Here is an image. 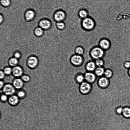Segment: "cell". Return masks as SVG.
<instances>
[{
  "instance_id": "6da1fadb",
  "label": "cell",
  "mask_w": 130,
  "mask_h": 130,
  "mask_svg": "<svg viewBox=\"0 0 130 130\" xmlns=\"http://www.w3.org/2000/svg\"><path fill=\"white\" fill-rule=\"evenodd\" d=\"M90 55L93 59L96 60L99 59L103 58L104 57L105 51L99 46L93 47L90 52Z\"/></svg>"
},
{
  "instance_id": "7a4b0ae2",
  "label": "cell",
  "mask_w": 130,
  "mask_h": 130,
  "mask_svg": "<svg viewBox=\"0 0 130 130\" xmlns=\"http://www.w3.org/2000/svg\"><path fill=\"white\" fill-rule=\"evenodd\" d=\"M82 24L84 29L87 30H91L93 29L95 26L94 21L92 19L89 17L83 19Z\"/></svg>"
},
{
  "instance_id": "3957f363",
  "label": "cell",
  "mask_w": 130,
  "mask_h": 130,
  "mask_svg": "<svg viewBox=\"0 0 130 130\" xmlns=\"http://www.w3.org/2000/svg\"><path fill=\"white\" fill-rule=\"evenodd\" d=\"M2 90L3 93L10 96L14 94L16 89L12 84H5Z\"/></svg>"
},
{
  "instance_id": "277c9868",
  "label": "cell",
  "mask_w": 130,
  "mask_h": 130,
  "mask_svg": "<svg viewBox=\"0 0 130 130\" xmlns=\"http://www.w3.org/2000/svg\"><path fill=\"white\" fill-rule=\"evenodd\" d=\"M71 63L75 66H79L83 63V58L82 56L75 54L71 56L70 59Z\"/></svg>"
},
{
  "instance_id": "5b68a950",
  "label": "cell",
  "mask_w": 130,
  "mask_h": 130,
  "mask_svg": "<svg viewBox=\"0 0 130 130\" xmlns=\"http://www.w3.org/2000/svg\"><path fill=\"white\" fill-rule=\"evenodd\" d=\"M91 89V85L86 81L80 84L79 90L83 94H86L89 93Z\"/></svg>"
},
{
  "instance_id": "8992f818",
  "label": "cell",
  "mask_w": 130,
  "mask_h": 130,
  "mask_svg": "<svg viewBox=\"0 0 130 130\" xmlns=\"http://www.w3.org/2000/svg\"><path fill=\"white\" fill-rule=\"evenodd\" d=\"M52 24L51 21L46 19H41L38 23V26L44 30H48L51 27Z\"/></svg>"
},
{
  "instance_id": "52a82bcc",
  "label": "cell",
  "mask_w": 130,
  "mask_h": 130,
  "mask_svg": "<svg viewBox=\"0 0 130 130\" xmlns=\"http://www.w3.org/2000/svg\"><path fill=\"white\" fill-rule=\"evenodd\" d=\"M66 14L64 11L62 10H58L54 13V18L56 22L62 21L65 19Z\"/></svg>"
},
{
  "instance_id": "ba28073f",
  "label": "cell",
  "mask_w": 130,
  "mask_h": 130,
  "mask_svg": "<svg viewBox=\"0 0 130 130\" xmlns=\"http://www.w3.org/2000/svg\"><path fill=\"white\" fill-rule=\"evenodd\" d=\"M84 75L85 81L91 84L94 82L98 77L92 72H87Z\"/></svg>"
},
{
  "instance_id": "9c48e42d",
  "label": "cell",
  "mask_w": 130,
  "mask_h": 130,
  "mask_svg": "<svg viewBox=\"0 0 130 130\" xmlns=\"http://www.w3.org/2000/svg\"><path fill=\"white\" fill-rule=\"evenodd\" d=\"M98 82L99 86L102 88L107 87L109 83V79L104 76L99 77Z\"/></svg>"
},
{
  "instance_id": "30bf717a",
  "label": "cell",
  "mask_w": 130,
  "mask_h": 130,
  "mask_svg": "<svg viewBox=\"0 0 130 130\" xmlns=\"http://www.w3.org/2000/svg\"><path fill=\"white\" fill-rule=\"evenodd\" d=\"M99 46L104 51L108 50L110 47V43L107 39L103 38L99 42Z\"/></svg>"
},
{
  "instance_id": "8fae6325",
  "label": "cell",
  "mask_w": 130,
  "mask_h": 130,
  "mask_svg": "<svg viewBox=\"0 0 130 130\" xmlns=\"http://www.w3.org/2000/svg\"><path fill=\"white\" fill-rule=\"evenodd\" d=\"M36 16L35 11L32 9L26 10L24 14V17L25 20L27 21H31L34 19Z\"/></svg>"
},
{
  "instance_id": "7c38bea8",
  "label": "cell",
  "mask_w": 130,
  "mask_h": 130,
  "mask_svg": "<svg viewBox=\"0 0 130 130\" xmlns=\"http://www.w3.org/2000/svg\"><path fill=\"white\" fill-rule=\"evenodd\" d=\"M28 66L31 68H34L37 66L38 63V60L36 57L32 56L29 57L27 61Z\"/></svg>"
},
{
  "instance_id": "4fadbf2b",
  "label": "cell",
  "mask_w": 130,
  "mask_h": 130,
  "mask_svg": "<svg viewBox=\"0 0 130 130\" xmlns=\"http://www.w3.org/2000/svg\"><path fill=\"white\" fill-rule=\"evenodd\" d=\"M24 83L21 78H16L13 80L12 84L16 89L19 90L23 88Z\"/></svg>"
},
{
  "instance_id": "5bb4252c",
  "label": "cell",
  "mask_w": 130,
  "mask_h": 130,
  "mask_svg": "<svg viewBox=\"0 0 130 130\" xmlns=\"http://www.w3.org/2000/svg\"><path fill=\"white\" fill-rule=\"evenodd\" d=\"M23 70L20 67L16 66L12 68V73L13 75L17 78L21 77L23 75Z\"/></svg>"
},
{
  "instance_id": "9a60e30c",
  "label": "cell",
  "mask_w": 130,
  "mask_h": 130,
  "mask_svg": "<svg viewBox=\"0 0 130 130\" xmlns=\"http://www.w3.org/2000/svg\"><path fill=\"white\" fill-rule=\"evenodd\" d=\"M20 99L17 95L14 94L8 97V102L9 104L12 106H15L19 102Z\"/></svg>"
},
{
  "instance_id": "2e32d148",
  "label": "cell",
  "mask_w": 130,
  "mask_h": 130,
  "mask_svg": "<svg viewBox=\"0 0 130 130\" xmlns=\"http://www.w3.org/2000/svg\"><path fill=\"white\" fill-rule=\"evenodd\" d=\"M95 62L90 61L88 62L85 66V68L87 72H92L94 71L96 68Z\"/></svg>"
},
{
  "instance_id": "e0dca14e",
  "label": "cell",
  "mask_w": 130,
  "mask_h": 130,
  "mask_svg": "<svg viewBox=\"0 0 130 130\" xmlns=\"http://www.w3.org/2000/svg\"><path fill=\"white\" fill-rule=\"evenodd\" d=\"M105 70L103 67H97L94 71V73L97 77H100L104 76Z\"/></svg>"
},
{
  "instance_id": "ac0fdd59",
  "label": "cell",
  "mask_w": 130,
  "mask_h": 130,
  "mask_svg": "<svg viewBox=\"0 0 130 130\" xmlns=\"http://www.w3.org/2000/svg\"><path fill=\"white\" fill-rule=\"evenodd\" d=\"M44 30L39 26L36 27L34 30V35L37 37H40L43 34Z\"/></svg>"
},
{
  "instance_id": "d6986e66",
  "label": "cell",
  "mask_w": 130,
  "mask_h": 130,
  "mask_svg": "<svg viewBox=\"0 0 130 130\" xmlns=\"http://www.w3.org/2000/svg\"><path fill=\"white\" fill-rule=\"evenodd\" d=\"M122 115L127 118H130V107L125 106L123 107Z\"/></svg>"
},
{
  "instance_id": "ffe728a7",
  "label": "cell",
  "mask_w": 130,
  "mask_h": 130,
  "mask_svg": "<svg viewBox=\"0 0 130 130\" xmlns=\"http://www.w3.org/2000/svg\"><path fill=\"white\" fill-rule=\"evenodd\" d=\"M75 79L78 83L80 84L85 81L84 75L81 74H77L75 76Z\"/></svg>"
},
{
  "instance_id": "44dd1931",
  "label": "cell",
  "mask_w": 130,
  "mask_h": 130,
  "mask_svg": "<svg viewBox=\"0 0 130 130\" xmlns=\"http://www.w3.org/2000/svg\"><path fill=\"white\" fill-rule=\"evenodd\" d=\"M9 65L11 66L14 67L17 66L18 63V59L15 57L11 58L8 62Z\"/></svg>"
},
{
  "instance_id": "7402d4cb",
  "label": "cell",
  "mask_w": 130,
  "mask_h": 130,
  "mask_svg": "<svg viewBox=\"0 0 130 130\" xmlns=\"http://www.w3.org/2000/svg\"><path fill=\"white\" fill-rule=\"evenodd\" d=\"M84 52L83 48L81 46L76 47L75 49V52L76 54L82 56Z\"/></svg>"
},
{
  "instance_id": "603a6c76",
  "label": "cell",
  "mask_w": 130,
  "mask_h": 130,
  "mask_svg": "<svg viewBox=\"0 0 130 130\" xmlns=\"http://www.w3.org/2000/svg\"><path fill=\"white\" fill-rule=\"evenodd\" d=\"M17 95L20 99H24L26 97V93L24 90L21 89L19 90Z\"/></svg>"
},
{
  "instance_id": "cb8c5ba5",
  "label": "cell",
  "mask_w": 130,
  "mask_h": 130,
  "mask_svg": "<svg viewBox=\"0 0 130 130\" xmlns=\"http://www.w3.org/2000/svg\"><path fill=\"white\" fill-rule=\"evenodd\" d=\"M78 15L80 18L83 19L87 17L88 13L87 11L82 9L79 11Z\"/></svg>"
},
{
  "instance_id": "d4e9b609",
  "label": "cell",
  "mask_w": 130,
  "mask_h": 130,
  "mask_svg": "<svg viewBox=\"0 0 130 130\" xmlns=\"http://www.w3.org/2000/svg\"><path fill=\"white\" fill-rule=\"evenodd\" d=\"M95 63L98 67H103L105 64V62L103 58L95 60Z\"/></svg>"
},
{
  "instance_id": "484cf974",
  "label": "cell",
  "mask_w": 130,
  "mask_h": 130,
  "mask_svg": "<svg viewBox=\"0 0 130 130\" xmlns=\"http://www.w3.org/2000/svg\"><path fill=\"white\" fill-rule=\"evenodd\" d=\"M112 75L113 73L111 70L109 69H105L104 74V76L109 79L112 77Z\"/></svg>"
},
{
  "instance_id": "4316f807",
  "label": "cell",
  "mask_w": 130,
  "mask_h": 130,
  "mask_svg": "<svg viewBox=\"0 0 130 130\" xmlns=\"http://www.w3.org/2000/svg\"><path fill=\"white\" fill-rule=\"evenodd\" d=\"M11 4V0H0V5L3 7H8Z\"/></svg>"
},
{
  "instance_id": "83f0119b",
  "label": "cell",
  "mask_w": 130,
  "mask_h": 130,
  "mask_svg": "<svg viewBox=\"0 0 130 130\" xmlns=\"http://www.w3.org/2000/svg\"><path fill=\"white\" fill-rule=\"evenodd\" d=\"M56 26L57 29L61 30L65 28V23L62 21L58 22H56Z\"/></svg>"
},
{
  "instance_id": "f1b7e54d",
  "label": "cell",
  "mask_w": 130,
  "mask_h": 130,
  "mask_svg": "<svg viewBox=\"0 0 130 130\" xmlns=\"http://www.w3.org/2000/svg\"><path fill=\"white\" fill-rule=\"evenodd\" d=\"M21 78L24 82H28L30 79V76L27 75H23L21 77Z\"/></svg>"
},
{
  "instance_id": "f546056e",
  "label": "cell",
  "mask_w": 130,
  "mask_h": 130,
  "mask_svg": "<svg viewBox=\"0 0 130 130\" xmlns=\"http://www.w3.org/2000/svg\"><path fill=\"white\" fill-rule=\"evenodd\" d=\"M4 72L5 74L9 75L12 73V68L9 67H6L4 69Z\"/></svg>"
},
{
  "instance_id": "4dcf8cb0",
  "label": "cell",
  "mask_w": 130,
  "mask_h": 130,
  "mask_svg": "<svg viewBox=\"0 0 130 130\" xmlns=\"http://www.w3.org/2000/svg\"><path fill=\"white\" fill-rule=\"evenodd\" d=\"M8 96L3 93L2 94L1 96V100L2 102H5L8 100Z\"/></svg>"
},
{
  "instance_id": "1f68e13d",
  "label": "cell",
  "mask_w": 130,
  "mask_h": 130,
  "mask_svg": "<svg viewBox=\"0 0 130 130\" xmlns=\"http://www.w3.org/2000/svg\"><path fill=\"white\" fill-rule=\"evenodd\" d=\"M123 107L121 106L117 107L116 110V113L119 115H122Z\"/></svg>"
},
{
  "instance_id": "d6a6232c",
  "label": "cell",
  "mask_w": 130,
  "mask_h": 130,
  "mask_svg": "<svg viewBox=\"0 0 130 130\" xmlns=\"http://www.w3.org/2000/svg\"><path fill=\"white\" fill-rule=\"evenodd\" d=\"M124 66L125 68L129 69L130 68V62L128 61H126L124 63Z\"/></svg>"
},
{
  "instance_id": "836d02e7",
  "label": "cell",
  "mask_w": 130,
  "mask_h": 130,
  "mask_svg": "<svg viewBox=\"0 0 130 130\" xmlns=\"http://www.w3.org/2000/svg\"><path fill=\"white\" fill-rule=\"evenodd\" d=\"M14 57L18 59L20 58L21 56L20 53L19 52H16L14 54Z\"/></svg>"
},
{
  "instance_id": "e575fe53",
  "label": "cell",
  "mask_w": 130,
  "mask_h": 130,
  "mask_svg": "<svg viewBox=\"0 0 130 130\" xmlns=\"http://www.w3.org/2000/svg\"><path fill=\"white\" fill-rule=\"evenodd\" d=\"M5 74L4 71H1L0 72V78L1 79H4L5 76Z\"/></svg>"
},
{
  "instance_id": "d590c367",
  "label": "cell",
  "mask_w": 130,
  "mask_h": 130,
  "mask_svg": "<svg viewBox=\"0 0 130 130\" xmlns=\"http://www.w3.org/2000/svg\"><path fill=\"white\" fill-rule=\"evenodd\" d=\"M4 20L3 16L1 14H0V24H2L4 21Z\"/></svg>"
},
{
  "instance_id": "8d00e7d4",
  "label": "cell",
  "mask_w": 130,
  "mask_h": 130,
  "mask_svg": "<svg viewBox=\"0 0 130 130\" xmlns=\"http://www.w3.org/2000/svg\"><path fill=\"white\" fill-rule=\"evenodd\" d=\"M5 84L3 81L1 80L0 81V88L1 89H2L3 88Z\"/></svg>"
},
{
  "instance_id": "74e56055",
  "label": "cell",
  "mask_w": 130,
  "mask_h": 130,
  "mask_svg": "<svg viewBox=\"0 0 130 130\" xmlns=\"http://www.w3.org/2000/svg\"><path fill=\"white\" fill-rule=\"evenodd\" d=\"M128 73L130 76V68L128 69Z\"/></svg>"
}]
</instances>
